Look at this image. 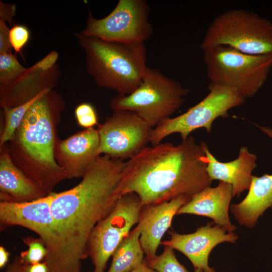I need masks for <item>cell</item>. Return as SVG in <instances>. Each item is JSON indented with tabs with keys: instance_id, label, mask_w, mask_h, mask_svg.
<instances>
[{
	"instance_id": "cell-33",
	"label": "cell",
	"mask_w": 272,
	"mask_h": 272,
	"mask_svg": "<svg viewBox=\"0 0 272 272\" xmlns=\"http://www.w3.org/2000/svg\"><path fill=\"white\" fill-rule=\"evenodd\" d=\"M6 272H25L23 266L18 263L11 265Z\"/></svg>"
},
{
	"instance_id": "cell-13",
	"label": "cell",
	"mask_w": 272,
	"mask_h": 272,
	"mask_svg": "<svg viewBox=\"0 0 272 272\" xmlns=\"http://www.w3.org/2000/svg\"><path fill=\"white\" fill-rule=\"evenodd\" d=\"M238 236L234 232H229L218 225L208 224L189 234L170 233L169 239L161 244L176 249L185 255L192 263L194 269L200 268L203 272H216L209 265L211 251L220 243H235Z\"/></svg>"
},
{
	"instance_id": "cell-9",
	"label": "cell",
	"mask_w": 272,
	"mask_h": 272,
	"mask_svg": "<svg viewBox=\"0 0 272 272\" xmlns=\"http://www.w3.org/2000/svg\"><path fill=\"white\" fill-rule=\"evenodd\" d=\"M150 10L145 0H119L102 19L94 18L89 11L86 26L80 33L106 41L144 43L153 33Z\"/></svg>"
},
{
	"instance_id": "cell-6",
	"label": "cell",
	"mask_w": 272,
	"mask_h": 272,
	"mask_svg": "<svg viewBox=\"0 0 272 272\" xmlns=\"http://www.w3.org/2000/svg\"><path fill=\"white\" fill-rule=\"evenodd\" d=\"M202 51L210 82L229 87L245 99L261 88L272 68V54L250 55L224 45Z\"/></svg>"
},
{
	"instance_id": "cell-12",
	"label": "cell",
	"mask_w": 272,
	"mask_h": 272,
	"mask_svg": "<svg viewBox=\"0 0 272 272\" xmlns=\"http://www.w3.org/2000/svg\"><path fill=\"white\" fill-rule=\"evenodd\" d=\"M153 128L134 112L115 110L98 125L99 153L115 159L128 160L147 146Z\"/></svg>"
},
{
	"instance_id": "cell-23",
	"label": "cell",
	"mask_w": 272,
	"mask_h": 272,
	"mask_svg": "<svg viewBox=\"0 0 272 272\" xmlns=\"http://www.w3.org/2000/svg\"><path fill=\"white\" fill-rule=\"evenodd\" d=\"M146 263L157 272H189L177 259L173 249L164 246L162 253L154 258L147 260ZM194 272H203V270L197 268Z\"/></svg>"
},
{
	"instance_id": "cell-19",
	"label": "cell",
	"mask_w": 272,
	"mask_h": 272,
	"mask_svg": "<svg viewBox=\"0 0 272 272\" xmlns=\"http://www.w3.org/2000/svg\"><path fill=\"white\" fill-rule=\"evenodd\" d=\"M263 132L272 139V129L263 127ZM248 192L240 202L231 205L230 211L241 226L252 228L259 217L272 208V174L252 176Z\"/></svg>"
},
{
	"instance_id": "cell-7",
	"label": "cell",
	"mask_w": 272,
	"mask_h": 272,
	"mask_svg": "<svg viewBox=\"0 0 272 272\" xmlns=\"http://www.w3.org/2000/svg\"><path fill=\"white\" fill-rule=\"evenodd\" d=\"M220 45L250 55L272 54V22L250 11H227L211 23L200 46Z\"/></svg>"
},
{
	"instance_id": "cell-24",
	"label": "cell",
	"mask_w": 272,
	"mask_h": 272,
	"mask_svg": "<svg viewBox=\"0 0 272 272\" xmlns=\"http://www.w3.org/2000/svg\"><path fill=\"white\" fill-rule=\"evenodd\" d=\"M25 243L28 246L27 250L21 252L20 260L25 265L41 262L45 258L47 250L40 238H25Z\"/></svg>"
},
{
	"instance_id": "cell-27",
	"label": "cell",
	"mask_w": 272,
	"mask_h": 272,
	"mask_svg": "<svg viewBox=\"0 0 272 272\" xmlns=\"http://www.w3.org/2000/svg\"><path fill=\"white\" fill-rule=\"evenodd\" d=\"M30 33L25 25H14L11 28L9 39L13 49L16 52H20L30 39Z\"/></svg>"
},
{
	"instance_id": "cell-10",
	"label": "cell",
	"mask_w": 272,
	"mask_h": 272,
	"mask_svg": "<svg viewBox=\"0 0 272 272\" xmlns=\"http://www.w3.org/2000/svg\"><path fill=\"white\" fill-rule=\"evenodd\" d=\"M133 193L122 195L111 212L94 228L89 238L87 253L93 272H104L107 263L124 238L137 224L143 208Z\"/></svg>"
},
{
	"instance_id": "cell-5",
	"label": "cell",
	"mask_w": 272,
	"mask_h": 272,
	"mask_svg": "<svg viewBox=\"0 0 272 272\" xmlns=\"http://www.w3.org/2000/svg\"><path fill=\"white\" fill-rule=\"evenodd\" d=\"M189 92L177 81L148 66L136 89L128 95L117 94L110 107L134 112L154 128L181 107Z\"/></svg>"
},
{
	"instance_id": "cell-1",
	"label": "cell",
	"mask_w": 272,
	"mask_h": 272,
	"mask_svg": "<svg viewBox=\"0 0 272 272\" xmlns=\"http://www.w3.org/2000/svg\"><path fill=\"white\" fill-rule=\"evenodd\" d=\"M125 161L100 156L76 186L53 193L50 210L60 249L57 272H81L87 244L95 226L113 210L122 196Z\"/></svg>"
},
{
	"instance_id": "cell-21",
	"label": "cell",
	"mask_w": 272,
	"mask_h": 272,
	"mask_svg": "<svg viewBox=\"0 0 272 272\" xmlns=\"http://www.w3.org/2000/svg\"><path fill=\"white\" fill-rule=\"evenodd\" d=\"M140 232L136 227L122 241L112 255L107 272H130L144 261V252L140 242Z\"/></svg>"
},
{
	"instance_id": "cell-8",
	"label": "cell",
	"mask_w": 272,
	"mask_h": 272,
	"mask_svg": "<svg viewBox=\"0 0 272 272\" xmlns=\"http://www.w3.org/2000/svg\"><path fill=\"white\" fill-rule=\"evenodd\" d=\"M208 90V95L186 112L167 118L154 127L150 137L152 146L160 144L164 139L173 133H179L183 141L198 128H203L210 133L215 120L228 116L230 109L242 105L246 100L226 86L210 82Z\"/></svg>"
},
{
	"instance_id": "cell-25",
	"label": "cell",
	"mask_w": 272,
	"mask_h": 272,
	"mask_svg": "<svg viewBox=\"0 0 272 272\" xmlns=\"http://www.w3.org/2000/svg\"><path fill=\"white\" fill-rule=\"evenodd\" d=\"M25 69L12 52L0 54V85L10 81Z\"/></svg>"
},
{
	"instance_id": "cell-26",
	"label": "cell",
	"mask_w": 272,
	"mask_h": 272,
	"mask_svg": "<svg viewBox=\"0 0 272 272\" xmlns=\"http://www.w3.org/2000/svg\"><path fill=\"white\" fill-rule=\"evenodd\" d=\"M75 114L78 123L83 127L92 128L98 123L96 111L90 103L80 104L76 108Z\"/></svg>"
},
{
	"instance_id": "cell-30",
	"label": "cell",
	"mask_w": 272,
	"mask_h": 272,
	"mask_svg": "<svg viewBox=\"0 0 272 272\" xmlns=\"http://www.w3.org/2000/svg\"><path fill=\"white\" fill-rule=\"evenodd\" d=\"M23 267L25 272H49L48 266L45 262L24 265Z\"/></svg>"
},
{
	"instance_id": "cell-3",
	"label": "cell",
	"mask_w": 272,
	"mask_h": 272,
	"mask_svg": "<svg viewBox=\"0 0 272 272\" xmlns=\"http://www.w3.org/2000/svg\"><path fill=\"white\" fill-rule=\"evenodd\" d=\"M64 107L60 95L48 91L29 108L7 149L15 164L46 195L67 179L54 157L55 123Z\"/></svg>"
},
{
	"instance_id": "cell-28",
	"label": "cell",
	"mask_w": 272,
	"mask_h": 272,
	"mask_svg": "<svg viewBox=\"0 0 272 272\" xmlns=\"http://www.w3.org/2000/svg\"><path fill=\"white\" fill-rule=\"evenodd\" d=\"M10 30L6 22L0 19V54L12 52L9 39Z\"/></svg>"
},
{
	"instance_id": "cell-18",
	"label": "cell",
	"mask_w": 272,
	"mask_h": 272,
	"mask_svg": "<svg viewBox=\"0 0 272 272\" xmlns=\"http://www.w3.org/2000/svg\"><path fill=\"white\" fill-rule=\"evenodd\" d=\"M201 143L206 154L207 170L211 179L231 184L233 196H239L248 190L253 176L252 173L256 166V156L250 153L247 147L242 146L236 159L228 162H220L210 152L206 143Z\"/></svg>"
},
{
	"instance_id": "cell-14",
	"label": "cell",
	"mask_w": 272,
	"mask_h": 272,
	"mask_svg": "<svg viewBox=\"0 0 272 272\" xmlns=\"http://www.w3.org/2000/svg\"><path fill=\"white\" fill-rule=\"evenodd\" d=\"M97 129L86 128L63 141L56 140L54 157L67 179L82 177L101 156Z\"/></svg>"
},
{
	"instance_id": "cell-16",
	"label": "cell",
	"mask_w": 272,
	"mask_h": 272,
	"mask_svg": "<svg viewBox=\"0 0 272 272\" xmlns=\"http://www.w3.org/2000/svg\"><path fill=\"white\" fill-rule=\"evenodd\" d=\"M190 199L180 196L168 201L143 207L137 226L140 230V242L147 260L157 255L158 248L174 216Z\"/></svg>"
},
{
	"instance_id": "cell-15",
	"label": "cell",
	"mask_w": 272,
	"mask_h": 272,
	"mask_svg": "<svg viewBox=\"0 0 272 272\" xmlns=\"http://www.w3.org/2000/svg\"><path fill=\"white\" fill-rule=\"evenodd\" d=\"M57 63L49 70L38 61L25 69L6 84L0 85V106L13 107L32 99L46 89L55 87L61 76Z\"/></svg>"
},
{
	"instance_id": "cell-29",
	"label": "cell",
	"mask_w": 272,
	"mask_h": 272,
	"mask_svg": "<svg viewBox=\"0 0 272 272\" xmlns=\"http://www.w3.org/2000/svg\"><path fill=\"white\" fill-rule=\"evenodd\" d=\"M16 6L14 4H6L0 1V19L4 20L6 23L13 26V19L16 15Z\"/></svg>"
},
{
	"instance_id": "cell-22",
	"label": "cell",
	"mask_w": 272,
	"mask_h": 272,
	"mask_svg": "<svg viewBox=\"0 0 272 272\" xmlns=\"http://www.w3.org/2000/svg\"><path fill=\"white\" fill-rule=\"evenodd\" d=\"M51 90L52 89L45 90L37 96L24 104L13 107L2 108L4 125L0 138L1 147L13 139L15 132L21 124L31 106Z\"/></svg>"
},
{
	"instance_id": "cell-20",
	"label": "cell",
	"mask_w": 272,
	"mask_h": 272,
	"mask_svg": "<svg viewBox=\"0 0 272 272\" xmlns=\"http://www.w3.org/2000/svg\"><path fill=\"white\" fill-rule=\"evenodd\" d=\"M0 190L1 200L29 201L46 195L42 188L14 162L7 149L1 148Z\"/></svg>"
},
{
	"instance_id": "cell-17",
	"label": "cell",
	"mask_w": 272,
	"mask_h": 272,
	"mask_svg": "<svg viewBox=\"0 0 272 272\" xmlns=\"http://www.w3.org/2000/svg\"><path fill=\"white\" fill-rule=\"evenodd\" d=\"M233 197L231 184L220 181L214 187H207L192 196L182 206L177 215L192 214L212 219L216 225L234 232L236 227L229 216L230 203Z\"/></svg>"
},
{
	"instance_id": "cell-11",
	"label": "cell",
	"mask_w": 272,
	"mask_h": 272,
	"mask_svg": "<svg viewBox=\"0 0 272 272\" xmlns=\"http://www.w3.org/2000/svg\"><path fill=\"white\" fill-rule=\"evenodd\" d=\"M53 193L29 201L1 200L0 221L7 226H20L39 235L47 250L45 258L49 272H56L60 249L56 235L50 205Z\"/></svg>"
},
{
	"instance_id": "cell-2",
	"label": "cell",
	"mask_w": 272,
	"mask_h": 272,
	"mask_svg": "<svg viewBox=\"0 0 272 272\" xmlns=\"http://www.w3.org/2000/svg\"><path fill=\"white\" fill-rule=\"evenodd\" d=\"M203 146L192 136L176 146L167 142L147 146L125 161L121 193L135 194L143 207L180 196L191 198L211 186Z\"/></svg>"
},
{
	"instance_id": "cell-31",
	"label": "cell",
	"mask_w": 272,
	"mask_h": 272,
	"mask_svg": "<svg viewBox=\"0 0 272 272\" xmlns=\"http://www.w3.org/2000/svg\"><path fill=\"white\" fill-rule=\"evenodd\" d=\"M10 253L3 246H0V267H4L7 263Z\"/></svg>"
},
{
	"instance_id": "cell-32",
	"label": "cell",
	"mask_w": 272,
	"mask_h": 272,
	"mask_svg": "<svg viewBox=\"0 0 272 272\" xmlns=\"http://www.w3.org/2000/svg\"><path fill=\"white\" fill-rule=\"evenodd\" d=\"M130 272H157L150 267L146 262H143Z\"/></svg>"
},
{
	"instance_id": "cell-4",
	"label": "cell",
	"mask_w": 272,
	"mask_h": 272,
	"mask_svg": "<svg viewBox=\"0 0 272 272\" xmlns=\"http://www.w3.org/2000/svg\"><path fill=\"white\" fill-rule=\"evenodd\" d=\"M85 53L86 70L97 85L128 95L140 85L148 67L144 43L102 40L74 34Z\"/></svg>"
}]
</instances>
